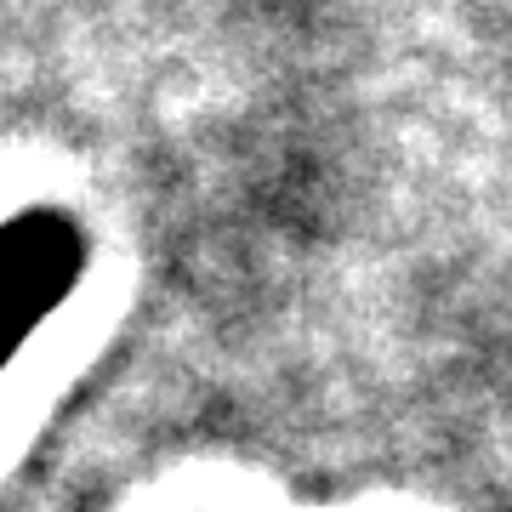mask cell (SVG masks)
<instances>
[{
  "label": "cell",
  "mask_w": 512,
  "mask_h": 512,
  "mask_svg": "<svg viewBox=\"0 0 512 512\" xmlns=\"http://www.w3.org/2000/svg\"><path fill=\"white\" fill-rule=\"evenodd\" d=\"M80 268H86V245L69 222L29 217L0 234V376L40 319L69 296Z\"/></svg>",
  "instance_id": "obj_1"
}]
</instances>
